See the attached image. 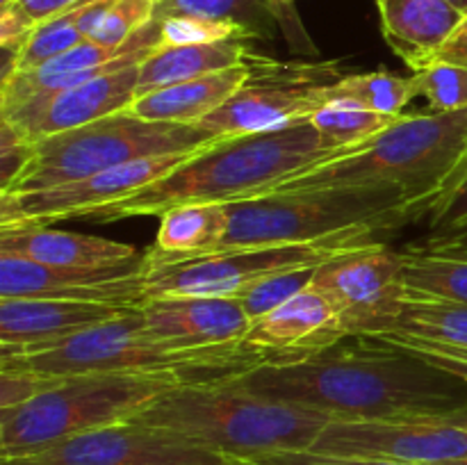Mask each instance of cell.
<instances>
[{
  "mask_svg": "<svg viewBox=\"0 0 467 465\" xmlns=\"http://www.w3.org/2000/svg\"><path fill=\"white\" fill-rule=\"evenodd\" d=\"M347 340V337H345ZM265 360L231 381L331 419H451L467 424V383L381 337H351Z\"/></svg>",
  "mask_w": 467,
  "mask_h": 465,
  "instance_id": "obj_1",
  "label": "cell"
},
{
  "mask_svg": "<svg viewBox=\"0 0 467 465\" xmlns=\"http://www.w3.org/2000/svg\"><path fill=\"white\" fill-rule=\"evenodd\" d=\"M356 149H333L310 121L272 132L219 137L194 150L181 167L114 203L91 210L96 223L132 217H162L192 203H237L278 190L308 169Z\"/></svg>",
  "mask_w": 467,
  "mask_h": 465,
  "instance_id": "obj_2",
  "label": "cell"
},
{
  "mask_svg": "<svg viewBox=\"0 0 467 465\" xmlns=\"http://www.w3.org/2000/svg\"><path fill=\"white\" fill-rule=\"evenodd\" d=\"M132 422L164 429L231 459H255L310 450L331 418L254 395L223 377L178 383Z\"/></svg>",
  "mask_w": 467,
  "mask_h": 465,
  "instance_id": "obj_3",
  "label": "cell"
},
{
  "mask_svg": "<svg viewBox=\"0 0 467 465\" xmlns=\"http://www.w3.org/2000/svg\"><path fill=\"white\" fill-rule=\"evenodd\" d=\"M467 150V109L401 114L374 140L308 169L274 191L397 187L431 205ZM272 194V191H269Z\"/></svg>",
  "mask_w": 467,
  "mask_h": 465,
  "instance_id": "obj_4",
  "label": "cell"
},
{
  "mask_svg": "<svg viewBox=\"0 0 467 465\" xmlns=\"http://www.w3.org/2000/svg\"><path fill=\"white\" fill-rule=\"evenodd\" d=\"M422 214L427 205L397 187L272 191L228 203V232L214 253L301 244L347 231L390 232Z\"/></svg>",
  "mask_w": 467,
  "mask_h": 465,
  "instance_id": "obj_5",
  "label": "cell"
},
{
  "mask_svg": "<svg viewBox=\"0 0 467 465\" xmlns=\"http://www.w3.org/2000/svg\"><path fill=\"white\" fill-rule=\"evenodd\" d=\"M260 358L235 349H181L146 331L140 308L85 328L44 349L3 354L0 369H32L50 377L80 374H173L185 381H210L213 372L233 377Z\"/></svg>",
  "mask_w": 467,
  "mask_h": 465,
  "instance_id": "obj_6",
  "label": "cell"
},
{
  "mask_svg": "<svg viewBox=\"0 0 467 465\" xmlns=\"http://www.w3.org/2000/svg\"><path fill=\"white\" fill-rule=\"evenodd\" d=\"M173 374H80L16 408L0 410V459L36 454L67 438L130 422L169 388Z\"/></svg>",
  "mask_w": 467,
  "mask_h": 465,
  "instance_id": "obj_7",
  "label": "cell"
},
{
  "mask_svg": "<svg viewBox=\"0 0 467 465\" xmlns=\"http://www.w3.org/2000/svg\"><path fill=\"white\" fill-rule=\"evenodd\" d=\"M214 140L217 137L205 132L201 126L146 121L126 109L36 141L30 164L5 191L23 194L50 190L141 158L194 153Z\"/></svg>",
  "mask_w": 467,
  "mask_h": 465,
  "instance_id": "obj_8",
  "label": "cell"
},
{
  "mask_svg": "<svg viewBox=\"0 0 467 465\" xmlns=\"http://www.w3.org/2000/svg\"><path fill=\"white\" fill-rule=\"evenodd\" d=\"M379 232L347 231L301 244L251 246L203 255L149 272L146 296H237L274 274L301 267H319L349 251L377 244Z\"/></svg>",
  "mask_w": 467,
  "mask_h": 465,
  "instance_id": "obj_9",
  "label": "cell"
},
{
  "mask_svg": "<svg viewBox=\"0 0 467 465\" xmlns=\"http://www.w3.org/2000/svg\"><path fill=\"white\" fill-rule=\"evenodd\" d=\"M251 78L226 105L199 123L213 137L272 132L310 121L342 78L337 64H281L251 57Z\"/></svg>",
  "mask_w": 467,
  "mask_h": 465,
  "instance_id": "obj_10",
  "label": "cell"
},
{
  "mask_svg": "<svg viewBox=\"0 0 467 465\" xmlns=\"http://www.w3.org/2000/svg\"><path fill=\"white\" fill-rule=\"evenodd\" d=\"M313 287L336 305L347 337L397 331L409 301L400 251L388 249L383 242L324 263Z\"/></svg>",
  "mask_w": 467,
  "mask_h": 465,
  "instance_id": "obj_11",
  "label": "cell"
},
{
  "mask_svg": "<svg viewBox=\"0 0 467 465\" xmlns=\"http://www.w3.org/2000/svg\"><path fill=\"white\" fill-rule=\"evenodd\" d=\"M310 450L410 465L450 463L467 459V424L413 418L331 419Z\"/></svg>",
  "mask_w": 467,
  "mask_h": 465,
  "instance_id": "obj_12",
  "label": "cell"
},
{
  "mask_svg": "<svg viewBox=\"0 0 467 465\" xmlns=\"http://www.w3.org/2000/svg\"><path fill=\"white\" fill-rule=\"evenodd\" d=\"M0 465H235V459L140 422H119L67 438Z\"/></svg>",
  "mask_w": 467,
  "mask_h": 465,
  "instance_id": "obj_13",
  "label": "cell"
},
{
  "mask_svg": "<svg viewBox=\"0 0 467 465\" xmlns=\"http://www.w3.org/2000/svg\"><path fill=\"white\" fill-rule=\"evenodd\" d=\"M192 153L141 158L109 171L39 191L0 194V228L48 226L64 219H85L91 210L114 203L181 167Z\"/></svg>",
  "mask_w": 467,
  "mask_h": 465,
  "instance_id": "obj_14",
  "label": "cell"
},
{
  "mask_svg": "<svg viewBox=\"0 0 467 465\" xmlns=\"http://www.w3.org/2000/svg\"><path fill=\"white\" fill-rule=\"evenodd\" d=\"M146 253L112 267H50L18 255L0 253V299L35 296V299L85 301V304L141 308L146 296Z\"/></svg>",
  "mask_w": 467,
  "mask_h": 465,
  "instance_id": "obj_15",
  "label": "cell"
},
{
  "mask_svg": "<svg viewBox=\"0 0 467 465\" xmlns=\"http://www.w3.org/2000/svg\"><path fill=\"white\" fill-rule=\"evenodd\" d=\"M137 80L140 64H126L71 89L23 100L16 108L0 112V119L36 144L46 137L126 112L137 98Z\"/></svg>",
  "mask_w": 467,
  "mask_h": 465,
  "instance_id": "obj_16",
  "label": "cell"
},
{
  "mask_svg": "<svg viewBox=\"0 0 467 465\" xmlns=\"http://www.w3.org/2000/svg\"><path fill=\"white\" fill-rule=\"evenodd\" d=\"M160 39V18L155 16L144 30L137 32L121 48H108L96 41L87 39L73 46L67 53L48 59L32 71H16L5 78L0 87V112L16 108L23 100L35 96L57 94V91L71 89L82 85L100 73L114 71L126 64H141L158 46Z\"/></svg>",
  "mask_w": 467,
  "mask_h": 465,
  "instance_id": "obj_17",
  "label": "cell"
},
{
  "mask_svg": "<svg viewBox=\"0 0 467 465\" xmlns=\"http://www.w3.org/2000/svg\"><path fill=\"white\" fill-rule=\"evenodd\" d=\"M140 313L146 331L181 349H235L251 328L235 296H160Z\"/></svg>",
  "mask_w": 467,
  "mask_h": 465,
  "instance_id": "obj_18",
  "label": "cell"
},
{
  "mask_svg": "<svg viewBox=\"0 0 467 465\" xmlns=\"http://www.w3.org/2000/svg\"><path fill=\"white\" fill-rule=\"evenodd\" d=\"M345 337L336 305L310 285L272 313L254 319L240 346L265 363L313 354Z\"/></svg>",
  "mask_w": 467,
  "mask_h": 465,
  "instance_id": "obj_19",
  "label": "cell"
},
{
  "mask_svg": "<svg viewBox=\"0 0 467 465\" xmlns=\"http://www.w3.org/2000/svg\"><path fill=\"white\" fill-rule=\"evenodd\" d=\"M135 308L85 304V301L7 296L0 299V345L3 354L44 349L85 328L121 317Z\"/></svg>",
  "mask_w": 467,
  "mask_h": 465,
  "instance_id": "obj_20",
  "label": "cell"
},
{
  "mask_svg": "<svg viewBox=\"0 0 467 465\" xmlns=\"http://www.w3.org/2000/svg\"><path fill=\"white\" fill-rule=\"evenodd\" d=\"M381 35L413 73L438 62V55L463 23L447 0H377Z\"/></svg>",
  "mask_w": 467,
  "mask_h": 465,
  "instance_id": "obj_21",
  "label": "cell"
},
{
  "mask_svg": "<svg viewBox=\"0 0 467 465\" xmlns=\"http://www.w3.org/2000/svg\"><path fill=\"white\" fill-rule=\"evenodd\" d=\"M0 253L18 255L50 267H112L140 258L126 242L48 226L0 228Z\"/></svg>",
  "mask_w": 467,
  "mask_h": 465,
  "instance_id": "obj_22",
  "label": "cell"
},
{
  "mask_svg": "<svg viewBox=\"0 0 467 465\" xmlns=\"http://www.w3.org/2000/svg\"><path fill=\"white\" fill-rule=\"evenodd\" d=\"M251 57H254V53H251ZM251 57L240 67L208 73V76L194 78V80L176 82V85L137 96L135 103L128 108V112L146 119V121L199 126L203 119L217 112L222 105H226L246 85L251 71H254Z\"/></svg>",
  "mask_w": 467,
  "mask_h": 465,
  "instance_id": "obj_23",
  "label": "cell"
},
{
  "mask_svg": "<svg viewBox=\"0 0 467 465\" xmlns=\"http://www.w3.org/2000/svg\"><path fill=\"white\" fill-rule=\"evenodd\" d=\"M182 14L237 23L251 39H272L283 30L296 53H317L292 5H276L274 0H158V18Z\"/></svg>",
  "mask_w": 467,
  "mask_h": 465,
  "instance_id": "obj_24",
  "label": "cell"
},
{
  "mask_svg": "<svg viewBox=\"0 0 467 465\" xmlns=\"http://www.w3.org/2000/svg\"><path fill=\"white\" fill-rule=\"evenodd\" d=\"M228 232V203H192L160 217L155 244L146 251L149 272L213 255Z\"/></svg>",
  "mask_w": 467,
  "mask_h": 465,
  "instance_id": "obj_25",
  "label": "cell"
},
{
  "mask_svg": "<svg viewBox=\"0 0 467 465\" xmlns=\"http://www.w3.org/2000/svg\"><path fill=\"white\" fill-rule=\"evenodd\" d=\"M410 294L467 304V231L400 249Z\"/></svg>",
  "mask_w": 467,
  "mask_h": 465,
  "instance_id": "obj_26",
  "label": "cell"
},
{
  "mask_svg": "<svg viewBox=\"0 0 467 465\" xmlns=\"http://www.w3.org/2000/svg\"><path fill=\"white\" fill-rule=\"evenodd\" d=\"M249 57L251 48L246 39H228L203 46H158L140 64L137 96L176 85V82L194 80L208 73L240 67Z\"/></svg>",
  "mask_w": 467,
  "mask_h": 465,
  "instance_id": "obj_27",
  "label": "cell"
},
{
  "mask_svg": "<svg viewBox=\"0 0 467 465\" xmlns=\"http://www.w3.org/2000/svg\"><path fill=\"white\" fill-rule=\"evenodd\" d=\"M400 117H386L347 98L328 100L310 117L315 130L333 149H360Z\"/></svg>",
  "mask_w": 467,
  "mask_h": 465,
  "instance_id": "obj_28",
  "label": "cell"
},
{
  "mask_svg": "<svg viewBox=\"0 0 467 465\" xmlns=\"http://www.w3.org/2000/svg\"><path fill=\"white\" fill-rule=\"evenodd\" d=\"M418 96L413 76L404 78L390 71L347 73L331 85V100L347 98L386 117H401L406 105Z\"/></svg>",
  "mask_w": 467,
  "mask_h": 465,
  "instance_id": "obj_29",
  "label": "cell"
},
{
  "mask_svg": "<svg viewBox=\"0 0 467 465\" xmlns=\"http://www.w3.org/2000/svg\"><path fill=\"white\" fill-rule=\"evenodd\" d=\"M392 333H409L447 345L467 346V304L409 292L404 315L397 324V331Z\"/></svg>",
  "mask_w": 467,
  "mask_h": 465,
  "instance_id": "obj_30",
  "label": "cell"
},
{
  "mask_svg": "<svg viewBox=\"0 0 467 465\" xmlns=\"http://www.w3.org/2000/svg\"><path fill=\"white\" fill-rule=\"evenodd\" d=\"M415 91L424 96L433 112L467 109V67L451 62H433L431 67L413 73Z\"/></svg>",
  "mask_w": 467,
  "mask_h": 465,
  "instance_id": "obj_31",
  "label": "cell"
},
{
  "mask_svg": "<svg viewBox=\"0 0 467 465\" xmlns=\"http://www.w3.org/2000/svg\"><path fill=\"white\" fill-rule=\"evenodd\" d=\"M322 267V264H319ZM319 267H301V269H290V272L274 274V276L263 278L260 283L251 285L249 290L240 292L235 296L242 304L244 313L249 315V319L263 317V315L272 313L274 308L283 305L285 301H290L292 296H296L299 292L308 290L315 281V274Z\"/></svg>",
  "mask_w": 467,
  "mask_h": 465,
  "instance_id": "obj_32",
  "label": "cell"
},
{
  "mask_svg": "<svg viewBox=\"0 0 467 465\" xmlns=\"http://www.w3.org/2000/svg\"><path fill=\"white\" fill-rule=\"evenodd\" d=\"M160 46H203L228 39H251L249 32L231 21H214L203 16H164L160 18Z\"/></svg>",
  "mask_w": 467,
  "mask_h": 465,
  "instance_id": "obj_33",
  "label": "cell"
},
{
  "mask_svg": "<svg viewBox=\"0 0 467 465\" xmlns=\"http://www.w3.org/2000/svg\"><path fill=\"white\" fill-rule=\"evenodd\" d=\"M155 16L158 0H114L91 35V41L108 48H121Z\"/></svg>",
  "mask_w": 467,
  "mask_h": 465,
  "instance_id": "obj_34",
  "label": "cell"
},
{
  "mask_svg": "<svg viewBox=\"0 0 467 465\" xmlns=\"http://www.w3.org/2000/svg\"><path fill=\"white\" fill-rule=\"evenodd\" d=\"M427 217L433 235H456L467 231V150L441 194L431 201Z\"/></svg>",
  "mask_w": 467,
  "mask_h": 465,
  "instance_id": "obj_35",
  "label": "cell"
},
{
  "mask_svg": "<svg viewBox=\"0 0 467 465\" xmlns=\"http://www.w3.org/2000/svg\"><path fill=\"white\" fill-rule=\"evenodd\" d=\"M372 337H381V340L390 342V345L401 346V349L410 351V354L420 356L427 363H431L433 367H441L442 372L451 374V377L467 383V346L447 345V342L409 336V333H386V336Z\"/></svg>",
  "mask_w": 467,
  "mask_h": 465,
  "instance_id": "obj_36",
  "label": "cell"
},
{
  "mask_svg": "<svg viewBox=\"0 0 467 465\" xmlns=\"http://www.w3.org/2000/svg\"><path fill=\"white\" fill-rule=\"evenodd\" d=\"M67 378L32 372V369H0V410L27 404L35 397L57 388Z\"/></svg>",
  "mask_w": 467,
  "mask_h": 465,
  "instance_id": "obj_37",
  "label": "cell"
},
{
  "mask_svg": "<svg viewBox=\"0 0 467 465\" xmlns=\"http://www.w3.org/2000/svg\"><path fill=\"white\" fill-rule=\"evenodd\" d=\"M35 155V141L0 119V191L9 190Z\"/></svg>",
  "mask_w": 467,
  "mask_h": 465,
  "instance_id": "obj_38",
  "label": "cell"
},
{
  "mask_svg": "<svg viewBox=\"0 0 467 465\" xmlns=\"http://www.w3.org/2000/svg\"><path fill=\"white\" fill-rule=\"evenodd\" d=\"M249 460H255V463L260 465H410V463H397V460L363 459V456L319 454V451H313V450L272 451V454H260Z\"/></svg>",
  "mask_w": 467,
  "mask_h": 465,
  "instance_id": "obj_39",
  "label": "cell"
},
{
  "mask_svg": "<svg viewBox=\"0 0 467 465\" xmlns=\"http://www.w3.org/2000/svg\"><path fill=\"white\" fill-rule=\"evenodd\" d=\"M32 32H35V26L14 5L0 7V46L3 50L18 53L27 44Z\"/></svg>",
  "mask_w": 467,
  "mask_h": 465,
  "instance_id": "obj_40",
  "label": "cell"
},
{
  "mask_svg": "<svg viewBox=\"0 0 467 465\" xmlns=\"http://www.w3.org/2000/svg\"><path fill=\"white\" fill-rule=\"evenodd\" d=\"M78 0H16L14 7L32 23V26H39V23L48 21V18L57 16V14L67 12L68 7H73Z\"/></svg>",
  "mask_w": 467,
  "mask_h": 465,
  "instance_id": "obj_41",
  "label": "cell"
},
{
  "mask_svg": "<svg viewBox=\"0 0 467 465\" xmlns=\"http://www.w3.org/2000/svg\"><path fill=\"white\" fill-rule=\"evenodd\" d=\"M438 59L451 64H461V67H467V16L463 18L456 32L451 35V39L447 41L445 48L441 50Z\"/></svg>",
  "mask_w": 467,
  "mask_h": 465,
  "instance_id": "obj_42",
  "label": "cell"
},
{
  "mask_svg": "<svg viewBox=\"0 0 467 465\" xmlns=\"http://www.w3.org/2000/svg\"><path fill=\"white\" fill-rule=\"evenodd\" d=\"M447 3H450L454 9H459L463 16H467V0H447Z\"/></svg>",
  "mask_w": 467,
  "mask_h": 465,
  "instance_id": "obj_43",
  "label": "cell"
},
{
  "mask_svg": "<svg viewBox=\"0 0 467 465\" xmlns=\"http://www.w3.org/2000/svg\"><path fill=\"white\" fill-rule=\"evenodd\" d=\"M235 465H260V463H255V460H249V459H235Z\"/></svg>",
  "mask_w": 467,
  "mask_h": 465,
  "instance_id": "obj_44",
  "label": "cell"
},
{
  "mask_svg": "<svg viewBox=\"0 0 467 465\" xmlns=\"http://www.w3.org/2000/svg\"><path fill=\"white\" fill-rule=\"evenodd\" d=\"M436 465H467V459L465 460H450V463H436Z\"/></svg>",
  "mask_w": 467,
  "mask_h": 465,
  "instance_id": "obj_45",
  "label": "cell"
},
{
  "mask_svg": "<svg viewBox=\"0 0 467 465\" xmlns=\"http://www.w3.org/2000/svg\"><path fill=\"white\" fill-rule=\"evenodd\" d=\"M16 0H0V7H9V5H14Z\"/></svg>",
  "mask_w": 467,
  "mask_h": 465,
  "instance_id": "obj_46",
  "label": "cell"
},
{
  "mask_svg": "<svg viewBox=\"0 0 467 465\" xmlns=\"http://www.w3.org/2000/svg\"><path fill=\"white\" fill-rule=\"evenodd\" d=\"M276 5H295V0H274Z\"/></svg>",
  "mask_w": 467,
  "mask_h": 465,
  "instance_id": "obj_47",
  "label": "cell"
}]
</instances>
